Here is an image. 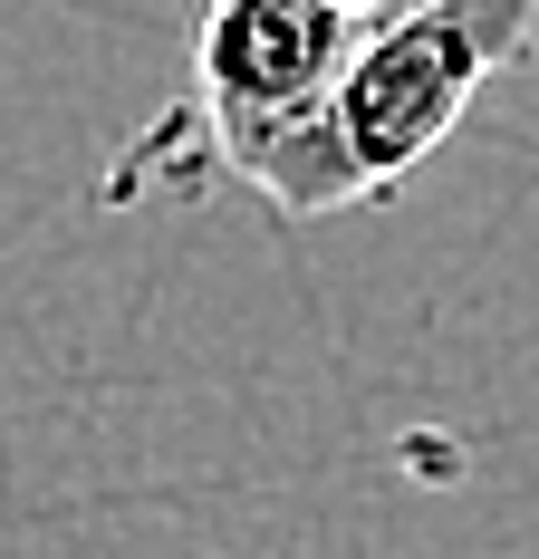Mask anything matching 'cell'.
I'll return each mask as SVG.
<instances>
[{
  "label": "cell",
  "instance_id": "cell-1",
  "mask_svg": "<svg viewBox=\"0 0 539 559\" xmlns=\"http://www.w3.org/2000/svg\"><path fill=\"white\" fill-rule=\"evenodd\" d=\"M539 0H424L357 39L337 97H327V165L347 203H385L405 174L453 145L491 78L530 58Z\"/></svg>",
  "mask_w": 539,
  "mask_h": 559
},
{
  "label": "cell",
  "instance_id": "cell-2",
  "mask_svg": "<svg viewBox=\"0 0 539 559\" xmlns=\"http://www.w3.org/2000/svg\"><path fill=\"white\" fill-rule=\"evenodd\" d=\"M337 20H357V29H385V20H405V10H424V0H327Z\"/></svg>",
  "mask_w": 539,
  "mask_h": 559
}]
</instances>
